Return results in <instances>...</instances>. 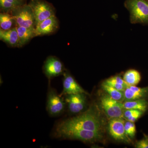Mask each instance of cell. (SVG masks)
Returning <instances> with one entry per match:
<instances>
[{
	"label": "cell",
	"mask_w": 148,
	"mask_h": 148,
	"mask_svg": "<svg viewBox=\"0 0 148 148\" xmlns=\"http://www.w3.org/2000/svg\"><path fill=\"white\" fill-rule=\"evenodd\" d=\"M103 121L101 115L95 106L73 117L58 122L55 127L75 128L102 132Z\"/></svg>",
	"instance_id": "cell-1"
},
{
	"label": "cell",
	"mask_w": 148,
	"mask_h": 148,
	"mask_svg": "<svg viewBox=\"0 0 148 148\" xmlns=\"http://www.w3.org/2000/svg\"><path fill=\"white\" fill-rule=\"evenodd\" d=\"M102 132L75 128H60L54 127L53 136L61 139L80 140L85 143H94L102 137Z\"/></svg>",
	"instance_id": "cell-2"
},
{
	"label": "cell",
	"mask_w": 148,
	"mask_h": 148,
	"mask_svg": "<svg viewBox=\"0 0 148 148\" xmlns=\"http://www.w3.org/2000/svg\"><path fill=\"white\" fill-rule=\"evenodd\" d=\"M66 108L65 98L58 94L54 88L50 87L47 92L46 109L51 116H59L64 112Z\"/></svg>",
	"instance_id": "cell-3"
},
{
	"label": "cell",
	"mask_w": 148,
	"mask_h": 148,
	"mask_svg": "<svg viewBox=\"0 0 148 148\" xmlns=\"http://www.w3.org/2000/svg\"><path fill=\"white\" fill-rule=\"evenodd\" d=\"M16 21V26L35 28L36 20L34 12L29 4H24L11 12Z\"/></svg>",
	"instance_id": "cell-4"
},
{
	"label": "cell",
	"mask_w": 148,
	"mask_h": 148,
	"mask_svg": "<svg viewBox=\"0 0 148 148\" xmlns=\"http://www.w3.org/2000/svg\"><path fill=\"white\" fill-rule=\"evenodd\" d=\"M28 4L34 12L36 26L47 18L55 15V8L45 0H30Z\"/></svg>",
	"instance_id": "cell-5"
},
{
	"label": "cell",
	"mask_w": 148,
	"mask_h": 148,
	"mask_svg": "<svg viewBox=\"0 0 148 148\" xmlns=\"http://www.w3.org/2000/svg\"><path fill=\"white\" fill-rule=\"evenodd\" d=\"M101 104L106 114L111 119L123 117V103L114 100L108 94L101 96Z\"/></svg>",
	"instance_id": "cell-6"
},
{
	"label": "cell",
	"mask_w": 148,
	"mask_h": 148,
	"mask_svg": "<svg viewBox=\"0 0 148 148\" xmlns=\"http://www.w3.org/2000/svg\"><path fill=\"white\" fill-rule=\"evenodd\" d=\"M135 21H148V2L144 0H129L127 3Z\"/></svg>",
	"instance_id": "cell-7"
},
{
	"label": "cell",
	"mask_w": 148,
	"mask_h": 148,
	"mask_svg": "<svg viewBox=\"0 0 148 148\" xmlns=\"http://www.w3.org/2000/svg\"><path fill=\"white\" fill-rule=\"evenodd\" d=\"M43 71L47 77L50 79L63 75L66 70L59 58L56 56H50L45 61Z\"/></svg>",
	"instance_id": "cell-8"
},
{
	"label": "cell",
	"mask_w": 148,
	"mask_h": 148,
	"mask_svg": "<svg viewBox=\"0 0 148 148\" xmlns=\"http://www.w3.org/2000/svg\"><path fill=\"white\" fill-rule=\"evenodd\" d=\"M125 123L123 118L111 119L108 125V130L109 134L115 140L130 143L131 140L125 134Z\"/></svg>",
	"instance_id": "cell-9"
},
{
	"label": "cell",
	"mask_w": 148,
	"mask_h": 148,
	"mask_svg": "<svg viewBox=\"0 0 148 148\" xmlns=\"http://www.w3.org/2000/svg\"><path fill=\"white\" fill-rule=\"evenodd\" d=\"M86 95L82 93L65 95L66 107L70 114H78L84 110L86 105Z\"/></svg>",
	"instance_id": "cell-10"
},
{
	"label": "cell",
	"mask_w": 148,
	"mask_h": 148,
	"mask_svg": "<svg viewBox=\"0 0 148 148\" xmlns=\"http://www.w3.org/2000/svg\"><path fill=\"white\" fill-rule=\"evenodd\" d=\"M63 90L60 95L84 93L88 95V93L82 88L77 82L69 72L66 71L63 74Z\"/></svg>",
	"instance_id": "cell-11"
},
{
	"label": "cell",
	"mask_w": 148,
	"mask_h": 148,
	"mask_svg": "<svg viewBox=\"0 0 148 148\" xmlns=\"http://www.w3.org/2000/svg\"><path fill=\"white\" fill-rule=\"evenodd\" d=\"M59 22L56 15L47 18L35 27L36 37L52 34L58 30Z\"/></svg>",
	"instance_id": "cell-12"
},
{
	"label": "cell",
	"mask_w": 148,
	"mask_h": 148,
	"mask_svg": "<svg viewBox=\"0 0 148 148\" xmlns=\"http://www.w3.org/2000/svg\"><path fill=\"white\" fill-rule=\"evenodd\" d=\"M124 102L145 98L148 96V86L141 88L129 85L124 90Z\"/></svg>",
	"instance_id": "cell-13"
},
{
	"label": "cell",
	"mask_w": 148,
	"mask_h": 148,
	"mask_svg": "<svg viewBox=\"0 0 148 148\" xmlns=\"http://www.w3.org/2000/svg\"><path fill=\"white\" fill-rule=\"evenodd\" d=\"M0 39L12 47H18L19 38L16 27L6 31L1 29Z\"/></svg>",
	"instance_id": "cell-14"
},
{
	"label": "cell",
	"mask_w": 148,
	"mask_h": 148,
	"mask_svg": "<svg viewBox=\"0 0 148 148\" xmlns=\"http://www.w3.org/2000/svg\"><path fill=\"white\" fill-rule=\"evenodd\" d=\"M16 28L19 38L18 47H22L33 38L36 37L35 28L16 26Z\"/></svg>",
	"instance_id": "cell-15"
},
{
	"label": "cell",
	"mask_w": 148,
	"mask_h": 148,
	"mask_svg": "<svg viewBox=\"0 0 148 148\" xmlns=\"http://www.w3.org/2000/svg\"><path fill=\"white\" fill-rule=\"evenodd\" d=\"M26 4V0H0L1 12L10 13L14 10Z\"/></svg>",
	"instance_id": "cell-16"
},
{
	"label": "cell",
	"mask_w": 148,
	"mask_h": 148,
	"mask_svg": "<svg viewBox=\"0 0 148 148\" xmlns=\"http://www.w3.org/2000/svg\"><path fill=\"white\" fill-rule=\"evenodd\" d=\"M16 27V21L10 13L1 12L0 14V27L3 30H8Z\"/></svg>",
	"instance_id": "cell-17"
},
{
	"label": "cell",
	"mask_w": 148,
	"mask_h": 148,
	"mask_svg": "<svg viewBox=\"0 0 148 148\" xmlns=\"http://www.w3.org/2000/svg\"><path fill=\"white\" fill-rule=\"evenodd\" d=\"M125 109H135L145 112L148 108V103L145 98L123 102Z\"/></svg>",
	"instance_id": "cell-18"
},
{
	"label": "cell",
	"mask_w": 148,
	"mask_h": 148,
	"mask_svg": "<svg viewBox=\"0 0 148 148\" xmlns=\"http://www.w3.org/2000/svg\"><path fill=\"white\" fill-rule=\"evenodd\" d=\"M112 87L124 92L128 85L125 82L123 79L119 76H115L108 79L103 82Z\"/></svg>",
	"instance_id": "cell-19"
},
{
	"label": "cell",
	"mask_w": 148,
	"mask_h": 148,
	"mask_svg": "<svg viewBox=\"0 0 148 148\" xmlns=\"http://www.w3.org/2000/svg\"><path fill=\"white\" fill-rule=\"evenodd\" d=\"M102 87L108 95L114 100L123 103L124 102V92L117 90L103 82Z\"/></svg>",
	"instance_id": "cell-20"
},
{
	"label": "cell",
	"mask_w": 148,
	"mask_h": 148,
	"mask_svg": "<svg viewBox=\"0 0 148 148\" xmlns=\"http://www.w3.org/2000/svg\"><path fill=\"white\" fill-rule=\"evenodd\" d=\"M123 79L128 85L136 86L141 80V75L138 71L131 69L125 73Z\"/></svg>",
	"instance_id": "cell-21"
},
{
	"label": "cell",
	"mask_w": 148,
	"mask_h": 148,
	"mask_svg": "<svg viewBox=\"0 0 148 148\" xmlns=\"http://www.w3.org/2000/svg\"><path fill=\"white\" fill-rule=\"evenodd\" d=\"M125 134L130 138H133L136 134V127L134 122L128 121L125 123Z\"/></svg>",
	"instance_id": "cell-22"
},
{
	"label": "cell",
	"mask_w": 148,
	"mask_h": 148,
	"mask_svg": "<svg viewBox=\"0 0 148 148\" xmlns=\"http://www.w3.org/2000/svg\"><path fill=\"white\" fill-rule=\"evenodd\" d=\"M135 147L137 148H148V136L145 135L143 139L136 143Z\"/></svg>",
	"instance_id": "cell-23"
},
{
	"label": "cell",
	"mask_w": 148,
	"mask_h": 148,
	"mask_svg": "<svg viewBox=\"0 0 148 148\" xmlns=\"http://www.w3.org/2000/svg\"><path fill=\"white\" fill-rule=\"evenodd\" d=\"M140 111V110H135V109H125L123 118L125 119L126 120L127 118L132 116L135 114L138 113Z\"/></svg>",
	"instance_id": "cell-24"
}]
</instances>
